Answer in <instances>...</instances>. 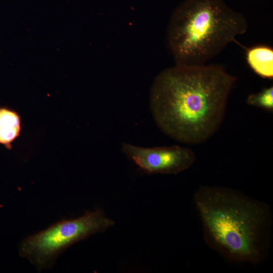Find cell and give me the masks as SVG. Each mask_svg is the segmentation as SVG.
Returning <instances> with one entry per match:
<instances>
[{
    "mask_svg": "<svg viewBox=\"0 0 273 273\" xmlns=\"http://www.w3.org/2000/svg\"><path fill=\"white\" fill-rule=\"evenodd\" d=\"M248 28L246 18L225 0H185L171 18L168 39L178 65H202Z\"/></svg>",
    "mask_w": 273,
    "mask_h": 273,
    "instance_id": "3957f363",
    "label": "cell"
},
{
    "mask_svg": "<svg viewBox=\"0 0 273 273\" xmlns=\"http://www.w3.org/2000/svg\"><path fill=\"white\" fill-rule=\"evenodd\" d=\"M236 79L218 64H177L164 70L155 80L150 99L156 125L178 142H205L222 123Z\"/></svg>",
    "mask_w": 273,
    "mask_h": 273,
    "instance_id": "6da1fadb",
    "label": "cell"
},
{
    "mask_svg": "<svg viewBox=\"0 0 273 273\" xmlns=\"http://www.w3.org/2000/svg\"><path fill=\"white\" fill-rule=\"evenodd\" d=\"M246 103L250 106L258 107L272 113L273 86L264 87L260 92L249 95Z\"/></svg>",
    "mask_w": 273,
    "mask_h": 273,
    "instance_id": "ba28073f",
    "label": "cell"
},
{
    "mask_svg": "<svg viewBox=\"0 0 273 273\" xmlns=\"http://www.w3.org/2000/svg\"><path fill=\"white\" fill-rule=\"evenodd\" d=\"M246 59L250 68L260 77L273 78V49L266 45L246 49Z\"/></svg>",
    "mask_w": 273,
    "mask_h": 273,
    "instance_id": "8992f818",
    "label": "cell"
},
{
    "mask_svg": "<svg viewBox=\"0 0 273 273\" xmlns=\"http://www.w3.org/2000/svg\"><path fill=\"white\" fill-rule=\"evenodd\" d=\"M194 201L209 247L229 260L258 263L266 256L271 226L267 205L234 189L203 186Z\"/></svg>",
    "mask_w": 273,
    "mask_h": 273,
    "instance_id": "7a4b0ae2",
    "label": "cell"
},
{
    "mask_svg": "<svg viewBox=\"0 0 273 273\" xmlns=\"http://www.w3.org/2000/svg\"><path fill=\"white\" fill-rule=\"evenodd\" d=\"M122 152L147 174H176L190 167L194 152L179 146L146 148L124 143Z\"/></svg>",
    "mask_w": 273,
    "mask_h": 273,
    "instance_id": "5b68a950",
    "label": "cell"
},
{
    "mask_svg": "<svg viewBox=\"0 0 273 273\" xmlns=\"http://www.w3.org/2000/svg\"><path fill=\"white\" fill-rule=\"evenodd\" d=\"M21 131V120L18 114L7 108L0 109V144L10 146Z\"/></svg>",
    "mask_w": 273,
    "mask_h": 273,
    "instance_id": "52a82bcc",
    "label": "cell"
},
{
    "mask_svg": "<svg viewBox=\"0 0 273 273\" xmlns=\"http://www.w3.org/2000/svg\"><path fill=\"white\" fill-rule=\"evenodd\" d=\"M114 224L101 210L86 212L77 218L57 222L27 237L19 246V254L38 270L50 268L69 247L105 231Z\"/></svg>",
    "mask_w": 273,
    "mask_h": 273,
    "instance_id": "277c9868",
    "label": "cell"
}]
</instances>
